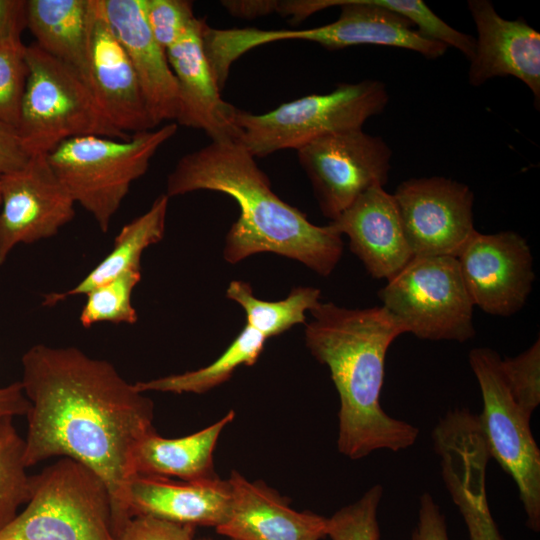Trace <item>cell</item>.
<instances>
[{"instance_id":"1","label":"cell","mask_w":540,"mask_h":540,"mask_svg":"<svg viewBox=\"0 0 540 540\" xmlns=\"http://www.w3.org/2000/svg\"><path fill=\"white\" fill-rule=\"evenodd\" d=\"M21 385L30 408L27 467L54 457L74 459L105 482L116 536L131 518L132 456L154 430V404L107 360L77 347L36 344L21 358Z\"/></svg>"},{"instance_id":"2","label":"cell","mask_w":540,"mask_h":540,"mask_svg":"<svg viewBox=\"0 0 540 540\" xmlns=\"http://www.w3.org/2000/svg\"><path fill=\"white\" fill-rule=\"evenodd\" d=\"M198 190L221 192L237 202L240 213L223 248L230 264L274 253L327 277L341 259V235L329 224L311 223L276 195L255 157L238 141H211L179 159L167 177L165 194L170 198Z\"/></svg>"},{"instance_id":"3","label":"cell","mask_w":540,"mask_h":540,"mask_svg":"<svg viewBox=\"0 0 540 540\" xmlns=\"http://www.w3.org/2000/svg\"><path fill=\"white\" fill-rule=\"evenodd\" d=\"M305 344L327 366L339 396V452L352 460L377 450L398 452L419 429L387 414L380 404L388 348L404 327L383 306L363 309L320 302L310 311Z\"/></svg>"},{"instance_id":"4","label":"cell","mask_w":540,"mask_h":540,"mask_svg":"<svg viewBox=\"0 0 540 540\" xmlns=\"http://www.w3.org/2000/svg\"><path fill=\"white\" fill-rule=\"evenodd\" d=\"M177 128L175 123L165 124L128 139L75 137L58 145L47 159L75 203L105 233L131 184L146 173L152 157Z\"/></svg>"},{"instance_id":"5","label":"cell","mask_w":540,"mask_h":540,"mask_svg":"<svg viewBox=\"0 0 540 540\" xmlns=\"http://www.w3.org/2000/svg\"><path fill=\"white\" fill-rule=\"evenodd\" d=\"M111 504L98 474L61 457L31 476L26 507L0 530V540H117Z\"/></svg>"},{"instance_id":"6","label":"cell","mask_w":540,"mask_h":540,"mask_svg":"<svg viewBox=\"0 0 540 540\" xmlns=\"http://www.w3.org/2000/svg\"><path fill=\"white\" fill-rule=\"evenodd\" d=\"M28 68L18 134L27 152L47 155L66 140L81 136L128 139L101 111L85 80L41 49L26 45Z\"/></svg>"},{"instance_id":"7","label":"cell","mask_w":540,"mask_h":540,"mask_svg":"<svg viewBox=\"0 0 540 540\" xmlns=\"http://www.w3.org/2000/svg\"><path fill=\"white\" fill-rule=\"evenodd\" d=\"M388 100L385 84L369 79L341 83L328 93L304 96L264 114L239 109L238 142L253 157L298 150L324 136L362 129L369 118L384 111Z\"/></svg>"},{"instance_id":"8","label":"cell","mask_w":540,"mask_h":540,"mask_svg":"<svg viewBox=\"0 0 540 540\" xmlns=\"http://www.w3.org/2000/svg\"><path fill=\"white\" fill-rule=\"evenodd\" d=\"M400 3L401 0H306L303 1L306 17L339 6L338 19L308 29L230 28L224 35V45L235 59L258 46L284 40L315 42L328 50L356 45L389 46L417 52L427 59L441 57L448 47L423 36L398 14Z\"/></svg>"},{"instance_id":"9","label":"cell","mask_w":540,"mask_h":540,"mask_svg":"<svg viewBox=\"0 0 540 540\" xmlns=\"http://www.w3.org/2000/svg\"><path fill=\"white\" fill-rule=\"evenodd\" d=\"M383 307L420 339L466 342L474 305L452 256H414L378 292Z\"/></svg>"},{"instance_id":"10","label":"cell","mask_w":540,"mask_h":540,"mask_svg":"<svg viewBox=\"0 0 540 540\" xmlns=\"http://www.w3.org/2000/svg\"><path fill=\"white\" fill-rule=\"evenodd\" d=\"M501 356L487 347L469 352L483 409L478 420L490 457L515 481L526 526L540 531V450L532 435L531 416L517 404L506 383Z\"/></svg>"},{"instance_id":"11","label":"cell","mask_w":540,"mask_h":540,"mask_svg":"<svg viewBox=\"0 0 540 540\" xmlns=\"http://www.w3.org/2000/svg\"><path fill=\"white\" fill-rule=\"evenodd\" d=\"M322 214L338 218L360 195L384 185L392 150L362 129L318 138L297 150Z\"/></svg>"},{"instance_id":"12","label":"cell","mask_w":540,"mask_h":540,"mask_svg":"<svg viewBox=\"0 0 540 540\" xmlns=\"http://www.w3.org/2000/svg\"><path fill=\"white\" fill-rule=\"evenodd\" d=\"M413 256L457 257L476 231L474 194L445 177L403 181L392 194Z\"/></svg>"},{"instance_id":"13","label":"cell","mask_w":540,"mask_h":540,"mask_svg":"<svg viewBox=\"0 0 540 540\" xmlns=\"http://www.w3.org/2000/svg\"><path fill=\"white\" fill-rule=\"evenodd\" d=\"M75 201L49 164L32 155L0 178V265L19 244L55 236L75 216Z\"/></svg>"},{"instance_id":"14","label":"cell","mask_w":540,"mask_h":540,"mask_svg":"<svg viewBox=\"0 0 540 540\" xmlns=\"http://www.w3.org/2000/svg\"><path fill=\"white\" fill-rule=\"evenodd\" d=\"M456 258L474 306L503 317L522 309L535 274L530 247L521 235L475 231Z\"/></svg>"},{"instance_id":"15","label":"cell","mask_w":540,"mask_h":540,"mask_svg":"<svg viewBox=\"0 0 540 540\" xmlns=\"http://www.w3.org/2000/svg\"><path fill=\"white\" fill-rule=\"evenodd\" d=\"M88 86L108 121L132 135L154 129L132 64L109 25L102 0L91 1Z\"/></svg>"},{"instance_id":"16","label":"cell","mask_w":540,"mask_h":540,"mask_svg":"<svg viewBox=\"0 0 540 540\" xmlns=\"http://www.w3.org/2000/svg\"><path fill=\"white\" fill-rule=\"evenodd\" d=\"M468 8L477 30L469 83L480 86L494 77L513 76L531 90L539 109V32L522 18H502L488 0H469Z\"/></svg>"},{"instance_id":"17","label":"cell","mask_w":540,"mask_h":540,"mask_svg":"<svg viewBox=\"0 0 540 540\" xmlns=\"http://www.w3.org/2000/svg\"><path fill=\"white\" fill-rule=\"evenodd\" d=\"M206 22L195 18L183 35L166 50L175 75L178 124L204 131L212 141H238L239 109L224 101L203 46Z\"/></svg>"},{"instance_id":"18","label":"cell","mask_w":540,"mask_h":540,"mask_svg":"<svg viewBox=\"0 0 540 540\" xmlns=\"http://www.w3.org/2000/svg\"><path fill=\"white\" fill-rule=\"evenodd\" d=\"M231 507L216 531L231 540H321L327 518L312 511H297L286 498L262 481H250L233 470L227 479Z\"/></svg>"},{"instance_id":"19","label":"cell","mask_w":540,"mask_h":540,"mask_svg":"<svg viewBox=\"0 0 540 540\" xmlns=\"http://www.w3.org/2000/svg\"><path fill=\"white\" fill-rule=\"evenodd\" d=\"M329 225L348 237L350 250L373 278L389 280L414 257L394 197L384 187L364 192Z\"/></svg>"},{"instance_id":"20","label":"cell","mask_w":540,"mask_h":540,"mask_svg":"<svg viewBox=\"0 0 540 540\" xmlns=\"http://www.w3.org/2000/svg\"><path fill=\"white\" fill-rule=\"evenodd\" d=\"M105 17L136 73L149 115L157 127L176 120L178 85L166 51L145 18L143 0H102Z\"/></svg>"},{"instance_id":"21","label":"cell","mask_w":540,"mask_h":540,"mask_svg":"<svg viewBox=\"0 0 540 540\" xmlns=\"http://www.w3.org/2000/svg\"><path fill=\"white\" fill-rule=\"evenodd\" d=\"M231 507L228 480L175 481L137 475L129 489L130 516L151 515L174 523L221 526Z\"/></svg>"},{"instance_id":"22","label":"cell","mask_w":540,"mask_h":540,"mask_svg":"<svg viewBox=\"0 0 540 540\" xmlns=\"http://www.w3.org/2000/svg\"><path fill=\"white\" fill-rule=\"evenodd\" d=\"M234 418L235 412L230 410L208 427L178 438L162 437L155 429L150 431L134 449V475L176 477L181 481L218 478L214 469V451L222 431Z\"/></svg>"},{"instance_id":"23","label":"cell","mask_w":540,"mask_h":540,"mask_svg":"<svg viewBox=\"0 0 540 540\" xmlns=\"http://www.w3.org/2000/svg\"><path fill=\"white\" fill-rule=\"evenodd\" d=\"M92 0H26V28L46 53L88 84Z\"/></svg>"},{"instance_id":"24","label":"cell","mask_w":540,"mask_h":540,"mask_svg":"<svg viewBox=\"0 0 540 540\" xmlns=\"http://www.w3.org/2000/svg\"><path fill=\"white\" fill-rule=\"evenodd\" d=\"M489 460V453L479 445L459 446L439 458L442 480L462 516L469 540H505L488 502Z\"/></svg>"},{"instance_id":"25","label":"cell","mask_w":540,"mask_h":540,"mask_svg":"<svg viewBox=\"0 0 540 540\" xmlns=\"http://www.w3.org/2000/svg\"><path fill=\"white\" fill-rule=\"evenodd\" d=\"M168 202L166 194L158 196L145 213L121 228L110 252L81 281L66 291L44 294L42 305L56 306L69 297L85 295L127 271L140 269L145 249L164 237Z\"/></svg>"},{"instance_id":"26","label":"cell","mask_w":540,"mask_h":540,"mask_svg":"<svg viewBox=\"0 0 540 540\" xmlns=\"http://www.w3.org/2000/svg\"><path fill=\"white\" fill-rule=\"evenodd\" d=\"M266 338L245 324L239 334L212 363L202 368L160 378L137 381L136 389L167 393L201 394L223 384L240 366H252L262 354Z\"/></svg>"},{"instance_id":"27","label":"cell","mask_w":540,"mask_h":540,"mask_svg":"<svg viewBox=\"0 0 540 540\" xmlns=\"http://www.w3.org/2000/svg\"><path fill=\"white\" fill-rule=\"evenodd\" d=\"M226 296L241 306L245 324L266 339L278 336L297 324L306 323V313L321 301V291L315 287L298 286L279 301L257 298L248 282L233 280L226 289Z\"/></svg>"},{"instance_id":"28","label":"cell","mask_w":540,"mask_h":540,"mask_svg":"<svg viewBox=\"0 0 540 540\" xmlns=\"http://www.w3.org/2000/svg\"><path fill=\"white\" fill-rule=\"evenodd\" d=\"M13 419L0 416V530L17 516L31 493V476L24 460L25 439Z\"/></svg>"},{"instance_id":"29","label":"cell","mask_w":540,"mask_h":540,"mask_svg":"<svg viewBox=\"0 0 540 540\" xmlns=\"http://www.w3.org/2000/svg\"><path fill=\"white\" fill-rule=\"evenodd\" d=\"M141 277V268L133 269L86 293L79 315L81 325L88 328L101 322L135 324L138 314L132 294Z\"/></svg>"},{"instance_id":"30","label":"cell","mask_w":540,"mask_h":540,"mask_svg":"<svg viewBox=\"0 0 540 540\" xmlns=\"http://www.w3.org/2000/svg\"><path fill=\"white\" fill-rule=\"evenodd\" d=\"M384 488L376 484L357 501L327 518L326 537L331 540H380L378 508Z\"/></svg>"},{"instance_id":"31","label":"cell","mask_w":540,"mask_h":540,"mask_svg":"<svg viewBox=\"0 0 540 540\" xmlns=\"http://www.w3.org/2000/svg\"><path fill=\"white\" fill-rule=\"evenodd\" d=\"M27 73L26 45L22 40L0 43V119L16 129Z\"/></svg>"},{"instance_id":"32","label":"cell","mask_w":540,"mask_h":540,"mask_svg":"<svg viewBox=\"0 0 540 540\" xmlns=\"http://www.w3.org/2000/svg\"><path fill=\"white\" fill-rule=\"evenodd\" d=\"M509 390L523 411L532 416L540 403V341L515 357L501 359Z\"/></svg>"},{"instance_id":"33","label":"cell","mask_w":540,"mask_h":540,"mask_svg":"<svg viewBox=\"0 0 540 540\" xmlns=\"http://www.w3.org/2000/svg\"><path fill=\"white\" fill-rule=\"evenodd\" d=\"M147 24L158 44L166 51L196 18L187 0H143Z\"/></svg>"},{"instance_id":"34","label":"cell","mask_w":540,"mask_h":540,"mask_svg":"<svg viewBox=\"0 0 540 540\" xmlns=\"http://www.w3.org/2000/svg\"><path fill=\"white\" fill-rule=\"evenodd\" d=\"M195 527L151 515L131 517L117 540H195Z\"/></svg>"},{"instance_id":"35","label":"cell","mask_w":540,"mask_h":540,"mask_svg":"<svg viewBox=\"0 0 540 540\" xmlns=\"http://www.w3.org/2000/svg\"><path fill=\"white\" fill-rule=\"evenodd\" d=\"M410 540H450L445 515L428 492L419 498L417 522Z\"/></svg>"},{"instance_id":"36","label":"cell","mask_w":540,"mask_h":540,"mask_svg":"<svg viewBox=\"0 0 540 540\" xmlns=\"http://www.w3.org/2000/svg\"><path fill=\"white\" fill-rule=\"evenodd\" d=\"M30 157L17 129L0 119V178L23 167Z\"/></svg>"},{"instance_id":"37","label":"cell","mask_w":540,"mask_h":540,"mask_svg":"<svg viewBox=\"0 0 540 540\" xmlns=\"http://www.w3.org/2000/svg\"><path fill=\"white\" fill-rule=\"evenodd\" d=\"M26 0H0V43L21 40L26 28Z\"/></svg>"},{"instance_id":"38","label":"cell","mask_w":540,"mask_h":540,"mask_svg":"<svg viewBox=\"0 0 540 540\" xmlns=\"http://www.w3.org/2000/svg\"><path fill=\"white\" fill-rule=\"evenodd\" d=\"M29 408L20 381L0 386V416H25Z\"/></svg>"},{"instance_id":"39","label":"cell","mask_w":540,"mask_h":540,"mask_svg":"<svg viewBox=\"0 0 540 540\" xmlns=\"http://www.w3.org/2000/svg\"><path fill=\"white\" fill-rule=\"evenodd\" d=\"M221 5L232 15L242 18H255L275 12V1H222Z\"/></svg>"},{"instance_id":"40","label":"cell","mask_w":540,"mask_h":540,"mask_svg":"<svg viewBox=\"0 0 540 540\" xmlns=\"http://www.w3.org/2000/svg\"><path fill=\"white\" fill-rule=\"evenodd\" d=\"M198 540H213V539H210V538H202V539H198Z\"/></svg>"}]
</instances>
